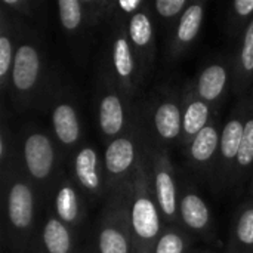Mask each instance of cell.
<instances>
[{"label":"cell","mask_w":253,"mask_h":253,"mask_svg":"<svg viewBox=\"0 0 253 253\" xmlns=\"http://www.w3.org/2000/svg\"><path fill=\"white\" fill-rule=\"evenodd\" d=\"M113 61L116 71L120 77L126 79L132 74L133 71V59L130 53V47L126 39H117L114 43V50H113Z\"/></svg>","instance_id":"ac0fdd59"},{"label":"cell","mask_w":253,"mask_h":253,"mask_svg":"<svg viewBox=\"0 0 253 253\" xmlns=\"http://www.w3.org/2000/svg\"><path fill=\"white\" fill-rule=\"evenodd\" d=\"M218 144L221 142L216 129L212 126H206L202 132L196 135L191 145V156L197 162H208L215 154Z\"/></svg>","instance_id":"4fadbf2b"},{"label":"cell","mask_w":253,"mask_h":253,"mask_svg":"<svg viewBox=\"0 0 253 253\" xmlns=\"http://www.w3.org/2000/svg\"><path fill=\"white\" fill-rule=\"evenodd\" d=\"M156 191H157V199H159L162 211L165 212V215L172 216L175 213V211H176L175 184H173L172 176L166 170H162V172L157 173Z\"/></svg>","instance_id":"9a60e30c"},{"label":"cell","mask_w":253,"mask_h":253,"mask_svg":"<svg viewBox=\"0 0 253 253\" xmlns=\"http://www.w3.org/2000/svg\"><path fill=\"white\" fill-rule=\"evenodd\" d=\"M133 159H135L133 144L126 138L114 139L105 151V166L114 175L127 170L132 166Z\"/></svg>","instance_id":"5b68a950"},{"label":"cell","mask_w":253,"mask_h":253,"mask_svg":"<svg viewBox=\"0 0 253 253\" xmlns=\"http://www.w3.org/2000/svg\"><path fill=\"white\" fill-rule=\"evenodd\" d=\"M99 251L101 253H127V240L119 230L105 228L99 236Z\"/></svg>","instance_id":"44dd1931"},{"label":"cell","mask_w":253,"mask_h":253,"mask_svg":"<svg viewBox=\"0 0 253 253\" xmlns=\"http://www.w3.org/2000/svg\"><path fill=\"white\" fill-rule=\"evenodd\" d=\"M209 117V108L205 102L196 101L188 105L184 117H182V125L184 130L188 135H197L206 127V122Z\"/></svg>","instance_id":"e0dca14e"},{"label":"cell","mask_w":253,"mask_h":253,"mask_svg":"<svg viewBox=\"0 0 253 253\" xmlns=\"http://www.w3.org/2000/svg\"><path fill=\"white\" fill-rule=\"evenodd\" d=\"M182 251H184V243L181 237L178 234L169 233L160 239L156 253H182Z\"/></svg>","instance_id":"d4e9b609"},{"label":"cell","mask_w":253,"mask_h":253,"mask_svg":"<svg viewBox=\"0 0 253 253\" xmlns=\"http://www.w3.org/2000/svg\"><path fill=\"white\" fill-rule=\"evenodd\" d=\"M227 83V71L222 65H211L208 67L199 80V93L206 101L216 99L221 92L224 90V86Z\"/></svg>","instance_id":"30bf717a"},{"label":"cell","mask_w":253,"mask_h":253,"mask_svg":"<svg viewBox=\"0 0 253 253\" xmlns=\"http://www.w3.org/2000/svg\"><path fill=\"white\" fill-rule=\"evenodd\" d=\"M43 242L49 253H68L70 252V234L67 228L56 219H49L44 225Z\"/></svg>","instance_id":"7c38bea8"},{"label":"cell","mask_w":253,"mask_h":253,"mask_svg":"<svg viewBox=\"0 0 253 253\" xmlns=\"http://www.w3.org/2000/svg\"><path fill=\"white\" fill-rule=\"evenodd\" d=\"M245 133V125L240 120H231L225 125L221 136V151L225 159H234L239 154L242 139Z\"/></svg>","instance_id":"2e32d148"},{"label":"cell","mask_w":253,"mask_h":253,"mask_svg":"<svg viewBox=\"0 0 253 253\" xmlns=\"http://www.w3.org/2000/svg\"><path fill=\"white\" fill-rule=\"evenodd\" d=\"M234 9L239 15L248 16L253 12V0H237L234 1Z\"/></svg>","instance_id":"f1b7e54d"},{"label":"cell","mask_w":253,"mask_h":253,"mask_svg":"<svg viewBox=\"0 0 253 253\" xmlns=\"http://www.w3.org/2000/svg\"><path fill=\"white\" fill-rule=\"evenodd\" d=\"M53 127L58 139L64 144H74L80 135L76 111L68 104H61L53 111Z\"/></svg>","instance_id":"8992f818"},{"label":"cell","mask_w":253,"mask_h":253,"mask_svg":"<svg viewBox=\"0 0 253 253\" xmlns=\"http://www.w3.org/2000/svg\"><path fill=\"white\" fill-rule=\"evenodd\" d=\"M13 83L19 90H28L34 86L39 76V55L33 46L22 44L13 62Z\"/></svg>","instance_id":"7a4b0ae2"},{"label":"cell","mask_w":253,"mask_h":253,"mask_svg":"<svg viewBox=\"0 0 253 253\" xmlns=\"http://www.w3.org/2000/svg\"><path fill=\"white\" fill-rule=\"evenodd\" d=\"M202 19H203V7L202 4H191L185 9L176 36L178 40L182 43H190L199 33L200 25H202Z\"/></svg>","instance_id":"5bb4252c"},{"label":"cell","mask_w":253,"mask_h":253,"mask_svg":"<svg viewBox=\"0 0 253 253\" xmlns=\"http://www.w3.org/2000/svg\"><path fill=\"white\" fill-rule=\"evenodd\" d=\"M182 219L190 228L202 230L209 222V211L205 202L196 194H187L181 202Z\"/></svg>","instance_id":"8fae6325"},{"label":"cell","mask_w":253,"mask_h":253,"mask_svg":"<svg viewBox=\"0 0 253 253\" xmlns=\"http://www.w3.org/2000/svg\"><path fill=\"white\" fill-rule=\"evenodd\" d=\"M132 225L141 239H153L157 236L160 222L156 206L150 199L144 196L136 199L132 208Z\"/></svg>","instance_id":"277c9868"},{"label":"cell","mask_w":253,"mask_h":253,"mask_svg":"<svg viewBox=\"0 0 253 253\" xmlns=\"http://www.w3.org/2000/svg\"><path fill=\"white\" fill-rule=\"evenodd\" d=\"M9 219L18 228H27L33 219V194L25 184H15L9 191Z\"/></svg>","instance_id":"3957f363"},{"label":"cell","mask_w":253,"mask_h":253,"mask_svg":"<svg viewBox=\"0 0 253 253\" xmlns=\"http://www.w3.org/2000/svg\"><path fill=\"white\" fill-rule=\"evenodd\" d=\"M24 154L28 170L34 178L43 179L50 173L53 165V150L50 141L44 135L34 133L28 136L25 141Z\"/></svg>","instance_id":"6da1fadb"},{"label":"cell","mask_w":253,"mask_h":253,"mask_svg":"<svg viewBox=\"0 0 253 253\" xmlns=\"http://www.w3.org/2000/svg\"><path fill=\"white\" fill-rule=\"evenodd\" d=\"M237 237L245 245H253V209H248L239 219Z\"/></svg>","instance_id":"cb8c5ba5"},{"label":"cell","mask_w":253,"mask_h":253,"mask_svg":"<svg viewBox=\"0 0 253 253\" xmlns=\"http://www.w3.org/2000/svg\"><path fill=\"white\" fill-rule=\"evenodd\" d=\"M242 64L246 71L253 70V21L249 24L245 33L243 50H242Z\"/></svg>","instance_id":"484cf974"},{"label":"cell","mask_w":253,"mask_h":253,"mask_svg":"<svg viewBox=\"0 0 253 253\" xmlns=\"http://www.w3.org/2000/svg\"><path fill=\"white\" fill-rule=\"evenodd\" d=\"M99 125L105 135H116L123 127V107L116 95H108L99 105Z\"/></svg>","instance_id":"52a82bcc"},{"label":"cell","mask_w":253,"mask_h":253,"mask_svg":"<svg viewBox=\"0 0 253 253\" xmlns=\"http://www.w3.org/2000/svg\"><path fill=\"white\" fill-rule=\"evenodd\" d=\"M185 6H187L185 0H157L156 1L157 12L162 16H166V18L178 15Z\"/></svg>","instance_id":"4316f807"},{"label":"cell","mask_w":253,"mask_h":253,"mask_svg":"<svg viewBox=\"0 0 253 253\" xmlns=\"http://www.w3.org/2000/svg\"><path fill=\"white\" fill-rule=\"evenodd\" d=\"M59 16L61 22L67 30H74L82 21V6L79 0H59Z\"/></svg>","instance_id":"7402d4cb"},{"label":"cell","mask_w":253,"mask_h":253,"mask_svg":"<svg viewBox=\"0 0 253 253\" xmlns=\"http://www.w3.org/2000/svg\"><path fill=\"white\" fill-rule=\"evenodd\" d=\"M119 6H120L125 12H133L136 7L141 6V1H139V0H120V1H119Z\"/></svg>","instance_id":"f546056e"},{"label":"cell","mask_w":253,"mask_h":253,"mask_svg":"<svg viewBox=\"0 0 253 253\" xmlns=\"http://www.w3.org/2000/svg\"><path fill=\"white\" fill-rule=\"evenodd\" d=\"M156 127L165 139H173L181 132V113L179 108L172 102H165L156 111Z\"/></svg>","instance_id":"9c48e42d"},{"label":"cell","mask_w":253,"mask_h":253,"mask_svg":"<svg viewBox=\"0 0 253 253\" xmlns=\"http://www.w3.org/2000/svg\"><path fill=\"white\" fill-rule=\"evenodd\" d=\"M96 166H98V157L92 148H83L77 154V159H76L77 178H79L80 184L90 191H95L99 187Z\"/></svg>","instance_id":"ba28073f"},{"label":"cell","mask_w":253,"mask_h":253,"mask_svg":"<svg viewBox=\"0 0 253 253\" xmlns=\"http://www.w3.org/2000/svg\"><path fill=\"white\" fill-rule=\"evenodd\" d=\"M129 34L136 46H145L150 43L153 36V28L148 16L145 13H135L130 19Z\"/></svg>","instance_id":"ffe728a7"},{"label":"cell","mask_w":253,"mask_h":253,"mask_svg":"<svg viewBox=\"0 0 253 253\" xmlns=\"http://www.w3.org/2000/svg\"><path fill=\"white\" fill-rule=\"evenodd\" d=\"M237 162L240 166H251L253 162V119L245 125V133L242 145L237 154Z\"/></svg>","instance_id":"603a6c76"},{"label":"cell","mask_w":253,"mask_h":253,"mask_svg":"<svg viewBox=\"0 0 253 253\" xmlns=\"http://www.w3.org/2000/svg\"><path fill=\"white\" fill-rule=\"evenodd\" d=\"M56 211L62 221L73 222L79 213V205L74 190L70 187H64L56 196Z\"/></svg>","instance_id":"d6986e66"},{"label":"cell","mask_w":253,"mask_h":253,"mask_svg":"<svg viewBox=\"0 0 253 253\" xmlns=\"http://www.w3.org/2000/svg\"><path fill=\"white\" fill-rule=\"evenodd\" d=\"M12 62V44L6 36L0 37V76L4 77Z\"/></svg>","instance_id":"83f0119b"}]
</instances>
